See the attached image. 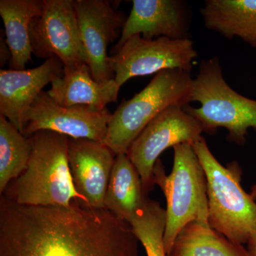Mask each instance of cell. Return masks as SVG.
I'll list each match as a JSON object with an SVG mask.
<instances>
[{
	"instance_id": "18",
	"label": "cell",
	"mask_w": 256,
	"mask_h": 256,
	"mask_svg": "<svg viewBox=\"0 0 256 256\" xmlns=\"http://www.w3.org/2000/svg\"><path fill=\"white\" fill-rule=\"evenodd\" d=\"M148 198L139 173L127 154L116 156L106 191L104 208L130 223Z\"/></svg>"
},
{
	"instance_id": "4",
	"label": "cell",
	"mask_w": 256,
	"mask_h": 256,
	"mask_svg": "<svg viewBox=\"0 0 256 256\" xmlns=\"http://www.w3.org/2000/svg\"><path fill=\"white\" fill-rule=\"evenodd\" d=\"M174 149V163L169 175L161 160L154 169V182L162 190L166 202L164 250L169 256L176 237L191 222L210 225L208 197L204 170L193 146L178 144Z\"/></svg>"
},
{
	"instance_id": "8",
	"label": "cell",
	"mask_w": 256,
	"mask_h": 256,
	"mask_svg": "<svg viewBox=\"0 0 256 256\" xmlns=\"http://www.w3.org/2000/svg\"><path fill=\"white\" fill-rule=\"evenodd\" d=\"M203 132L200 122L181 106L168 108L146 126L127 152L139 173L146 195L154 188V166L160 154L178 144H194Z\"/></svg>"
},
{
	"instance_id": "5",
	"label": "cell",
	"mask_w": 256,
	"mask_h": 256,
	"mask_svg": "<svg viewBox=\"0 0 256 256\" xmlns=\"http://www.w3.org/2000/svg\"><path fill=\"white\" fill-rule=\"evenodd\" d=\"M184 110L200 122L204 132L214 133L218 128L228 130V140L242 146L249 129L256 131V100L236 92L224 80L217 57L204 60L192 82L190 102Z\"/></svg>"
},
{
	"instance_id": "23",
	"label": "cell",
	"mask_w": 256,
	"mask_h": 256,
	"mask_svg": "<svg viewBox=\"0 0 256 256\" xmlns=\"http://www.w3.org/2000/svg\"><path fill=\"white\" fill-rule=\"evenodd\" d=\"M246 250L248 256H256V232L248 240Z\"/></svg>"
},
{
	"instance_id": "14",
	"label": "cell",
	"mask_w": 256,
	"mask_h": 256,
	"mask_svg": "<svg viewBox=\"0 0 256 256\" xmlns=\"http://www.w3.org/2000/svg\"><path fill=\"white\" fill-rule=\"evenodd\" d=\"M64 76V65L57 58L46 60L36 68L0 70V116L22 132L24 120L44 88Z\"/></svg>"
},
{
	"instance_id": "20",
	"label": "cell",
	"mask_w": 256,
	"mask_h": 256,
	"mask_svg": "<svg viewBox=\"0 0 256 256\" xmlns=\"http://www.w3.org/2000/svg\"><path fill=\"white\" fill-rule=\"evenodd\" d=\"M32 151L26 137L4 116H0V194L28 168Z\"/></svg>"
},
{
	"instance_id": "10",
	"label": "cell",
	"mask_w": 256,
	"mask_h": 256,
	"mask_svg": "<svg viewBox=\"0 0 256 256\" xmlns=\"http://www.w3.org/2000/svg\"><path fill=\"white\" fill-rule=\"evenodd\" d=\"M112 114L88 106H63L47 92H42L32 104L24 120L22 134L48 130L74 139L104 142Z\"/></svg>"
},
{
	"instance_id": "12",
	"label": "cell",
	"mask_w": 256,
	"mask_h": 256,
	"mask_svg": "<svg viewBox=\"0 0 256 256\" xmlns=\"http://www.w3.org/2000/svg\"><path fill=\"white\" fill-rule=\"evenodd\" d=\"M132 10L112 50L116 53L134 35L146 40L166 37L188 38L190 14L186 3L180 0H133Z\"/></svg>"
},
{
	"instance_id": "6",
	"label": "cell",
	"mask_w": 256,
	"mask_h": 256,
	"mask_svg": "<svg viewBox=\"0 0 256 256\" xmlns=\"http://www.w3.org/2000/svg\"><path fill=\"white\" fill-rule=\"evenodd\" d=\"M193 78L180 69L156 74L142 90L124 100L112 114L104 143L116 156L127 154L134 140L153 119L168 108L190 102Z\"/></svg>"
},
{
	"instance_id": "3",
	"label": "cell",
	"mask_w": 256,
	"mask_h": 256,
	"mask_svg": "<svg viewBox=\"0 0 256 256\" xmlns=\"http://www.w3.org/2000/svg\"><path fill=\"white\" fill-rule=\"evenodd\" d=\"M192 146L206 174L208 224L230 242L247 244L256 232V202L240 185V166H224L203 136Z\"/></svg>"
},
{
	"instance_id": "17",
	"label": "cell",
	"mask_w": 256,
	"mask_h": 256,
	"mask_svg": "<svg viewBox=\"0 0 256 256\" xmlns=\"http://www.w3.org/2000/svg\"><path fill=\"white\" fill-rule=\"evenodd\" d=\"M40 0H1L0 16L4 23L6 42L11 53L10 67L24 70L33 54L30 26L41 12Z\"/></svg>"
},
{
	"instance_id": "1",
	"label": "cell",
	"mask_w": 256,
	"mask_h": 256,
	"mask_svg": "<svg viewBox=\"0 0 256 256\" xmlns=\"http://www.w3.org/2000/svg\"><path fill=\"white\" fill-rule=\"evenodd\" d=\"M132 227L82 200L33 206L0 198V256H138Z\"/></svg>"
},
{
	"instance_id": "19",
	"label": "cell",
	"mask_w": 256,
	"mask_h": 256,
	"mask_svg": "<svg viewBox=\"0 0 256 256\" xmlns=\"http://www.w3.org/2000/svg\"><path fill=\"white\" fill-rule=\"evenodd\" d=\"M168 256H248L244 246L230 242L210 225L194 222L184 227Z\"/></svg>"
},
{
	"instance_id": "24",
	"label": "cell",
	"mask_w": 256,
	"mask_h": 256,
	"mask_svg": "<svg viewBox=\"0 0 256 256\" xmlns=\"http://www.w3.org/2000/svg\"><path fill=\"white\" fill-rule=\"evenodd\" d=\"M250 194L252 195V198L256 201V184L252 186V192H250Z\"/></svg>"
},
{
	"instance_id": "11",
	"label": "cell",
	"mask_w": 256,
	"mask_h": 256,
	"mask_svg": "<svg viewBox=\"0 0 256 256\" xmlns=\"http://www.w3.org/2000/svg\"><path fill=\"white\" fill-rule=\"evenodd\" d=\"M75 10L92 77L110 82L114 72L108 47L120 38L127 18L108 0H76Z\"/></svg>"
},
{
	"instance_id": "22",
	"label": "cell",
	"mask_w": 256,
	"mask_h": 256,
	"mask_svg": "<svg viewBox=\"0 0 256 256\" xmlns=\"http://www.w3.org/2000/svg\"><path fill=\"white\" fill-rule=\"evenodd\" d=\"M1 66H3L6 62L11 60V53L6 40L2 42V38H1Z\"/></svg>"
},
{
	"instance_id": "2",
	"label": "cell",
	"mask_w": 256,
	"mask_h": 256,
	"mask_svg": "<svg viewBox=\"0 0 256 256\" xmlns=\"http://www.w3.org/2000/svg\"><path fill=\"white\" fill-rule=\"evenodd\" d=\"M30 138L32 151L28 168L1 196L25 206H66L75 200L84 202L70 174V138L48 130L38 131Z\"/></svg>"
},
{
	"instance_id": "9",
	"label": "cell",
	"mask_w": 256,
	"mask_h": 256,
	"mask_svg": "<svg viewBox=\"0 0 256 256\" xmlns=\"http://www.w3.org/2000/svg\"><path fill=\"white\" fill-rule=\"evenodd\" d=\"M197 56L190 38L146 40L134 35L111 56L114 80L121 87L130 78L164 70L180 69L191 73Z\"/></svg>"
},
{
	"instance_id": "15",
	"label": "cell",
	"mask_w": 256,
	"mask_h": 256,
	"mask_svg": "<svg viewBox=\"0 0 256 256\" xmlns=\"http://www.w3.org/2000/svg\"><path fill=\"white\" fill-rule=\"evenodd\" d=\"M48 95L60 106H88L98 110L116 102L120 86L114 79L106 82L92 78L88 64L64 72L50 84Z\"/></svg>"
},
{
	"instance_id": "13",
	"label": "cell",
	"mask_w": 256,
	"mask_h": 256,
	"mask_svg": "<svg viewBox=\"0 0 256 256\" xmlns=\"http://www.w3.org/2000/svg\"><path fill=\"white\" fill-rule=\"evenodd\" d=\"M116 154L105 143L69 138L68 162L76 190L92 208L104 201Z\"/></svg>"
},
{
	"instance_id": "7",
	"label": "cell",
	"mask_w": 256,
	"mask_h": 256,
	"mask_svg": "<svg viewBox=\"0 0 256 256\" xmlns=\"http://www.w3.org/2000/svg\"><path fill=\"white\" fill-rule=\"evenodd\" d=\"M30 40L33 54L58 58L64 73L88 64L74 0H42L41 12L30 26Z\"/></svg>"
},
{
	"instance_id": "16",
	"label": "cell",
	"mask_w": 256,
	"mask_h": 256,
	"mask_svg": "<svg viewBox=\"0 0 256 256\" xmlns=\"http://www.w3.org/2000/svg\"><path fill=\"white\" fill-rule=\"evenodd\" d=\"M201 13L208 30L256 48V0H206Z\"/></svg>"
},
{
	"instance_id": "21",
	"label": "cell",
	"mask_w": 256,
	"mask_h": 256,
	"mask_svg": "<svg viewBox=\"0 0 256 256\" xmlns=\"http://www.w3.org/2000/svg\"><path fill=\"white\" fill-rule=\"evenodd\" d=\"M129 224L146 249V256H168L163 240L166 210L159 202L148 198Z\"/></svg>"
}]
</instances>
